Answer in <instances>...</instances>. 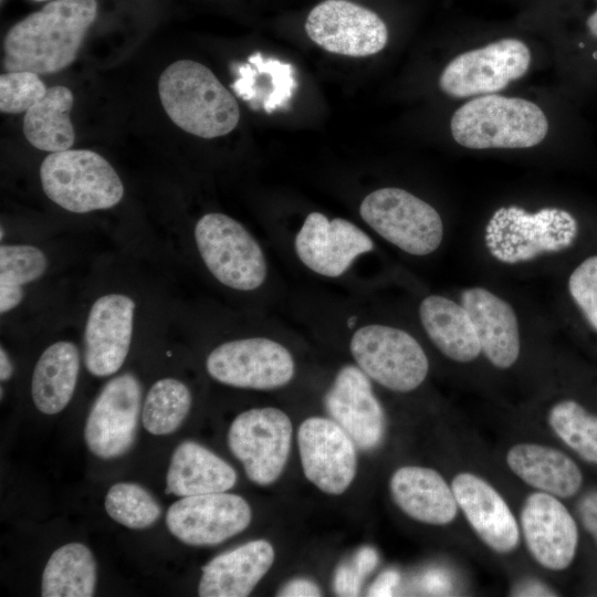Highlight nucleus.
Wrapping results in <instances>:
<instances>
[{"mask_svg": "<svg viewBox=\"0 0 597 597\" xmlns=\"http://www.w3.org/2000/svg\"><path fill=\"white\" fill-rule=\"evenodd\" d=\"M97 15L96 0H54L15 23L3 41L7 72H60L74 62Z\"/></svg>", "mask_w": 597, "mask_h": 597, "instance_id": "obj_1", "label": "nucleus"}, {"mask_svg": "<svg viewBox=\"0 0 597 597\" xmlns=\"http://www.w3.org/2000/svg\"><path fill=\"white\" fill-rule=\"evenodd\" d=\"M161 105L182 130L201 138L229 134L240 119L234 96L210 69L192 60L167 66L158 81Z\"/></svg>", "mask_w": 597, "mask_h": 597, "instance_id": "obj_2", "label": "nucleus"}, {"mask_svg": "<svg viewBox=\"0 0 597 597\" xmlns=\"http://www.w3.org/2000/svg\"><path fill=\"white\" fill-rule=\"evenodd\" d=\"M450 129L458 144L471 149L528 148L545 138L548 122L527 100L488 94L459 107Z\"/></svg>", "mask_w": 597, "mask_h": 597, "instance_id": "obj_3", "label": "nucleus"}, {"mask_svg": "<svg viewBox=\"0 0 597 597\" xmlns=\"http://www.w3.org/2000/svg\"><path fill=\"white\" fill-rule=\"evenodd\" d=\"M40 179L49 199L75 213L109 209L124 196L113 166L88 149L50 153L40 166Z\"/></svg>", "mask_w": 597, "mask_h": 597, "instance_id": "obj_4", "label": "nucleus"}, {"mask_svg": "<svg viewBox=\"0 0 597 597\" xmlns=\"http://www.w3.org/2000/svg\"><path fill=\"white\" fill-rule=\"evenodd\" d=\"M195 240L205 265L223 285L252 291L263 284L268 273L263 251L237 220L206 213L196 223Z\"/></svg>", "mask_w": 597, "mask_h": 597, "instance_id": "obj_5", "label": "nucleus"}, {"mask_svg": "<svg viewBox=\"0 0 597 597\" xmlns=\"http://www.w3.org/2000/svg\"><path fill=\"white\" fill-rule=\"evenodd\" d=\"M363 220L380 237L402 251L427 255L442 241L443 224L437 210L400 188H381L360 203Z\"/></svg>", "mask_w": 597, "mask_h": 597, "instance_id": "obj_6", "label": "nucleus"}, {"mask_svg": "<svg viewBox=\"0 0 597 597\" xmlns=\"http://www.w3.org/2000/svg\"><path fill=\"white\" fill-rule=\"evenodd\" d=\"M349 348L358 367L381 386L398 392L416 389L429 370L427 355L407 332L380 324L357 329Z\"/></svg>", "mask_w": 597, "mask_h": 597, "instance_id": "obj_7", "label": "nucleus"}, {"mask_svg": "<svg viewBox=\"0 0 597 597\" xmlns=\"http://www.w3.org/2000/svg\"><path fill=\"white\" fill-rule=\"evenodd\" d=\"M292 422L274 407L253 408L238 415L228 431V446L248 478L269 485L282 474L291 449Z\"/></svg>", "mask_w": 597, "mask_h": 597, "instance_id": "obj_8", "label": "nucleus"}, {"mask_svg": "<svg viewBox=\"0 0 597 597\" xmlns=\"http://www.w3.org/2000/svg\"><path fill=\"white\" fill-rule=\"evenodd\" d=\"M530 64L524 42L502 39L455 56L442 71L439 86L454 98L493 94L522 77Z\"/></svg>", "mask_w": 597, "mask_h": 597, "instance_id": "obj_9", "label": "nucleus"}, {"mask_svg": "<svg viewBox=\"0 0 597 597\" xmlns=\"http://www.w3.org/2000/svg\"><path fill=\"white\" fill-rule=\"evenodd\" d=\"M206 368L221 384L258 390L286 385L295 370L291 353L282 344L265 337L219 345L208 355Z\"/></svg>", "mask_w": 597, "mask_h": 597, "instance_id": "obj_10", "label": "nucleus"}, {"mask_svg": "<svg viewBox=\"0 0 597 597\" xmlns=\"http://www.w3.org/2000/svg\"><path fill=\"white\" fill-rule=\"evenodd\" d=\"M142 408V385L130 373L114 377L96 397L84 428L90 451L115 459L134 444Z\"/></svg>", "mask_w": 597, "mask_h": 597, "instance_id": "obj_11", "label": "nucleus"}, {"mask_svg": "<svg viewBox=\"0 0 597 597\" xmlns=\"http://www.w3.org/2000/svg\"><path fill=\"white\" fill-rule=\"evenodd\" d=\"M308 38L327 52L363 57L380 52L388 30L374 11L347 0H325L305 21Z\"/></svg>", "mask_w": 597, "mask_h": 597, "instance_id": "obj_12", "label": "nucleus"}, {"mask_svg": "<svg viewBox=\"0 0 597 597\" xmlns=\"http://www.w3.org/2000/svg\"><path fill=\"white\" fill-rule=\"evenodd\" d=\"M251 507L238 494L219 492L182 496L166 513L169 532L190 546H213L244 531Z\"/></svg>", "mask_w": 597, "mask_h": 597, "instance_id": "obj_13", "label": "nucleus"}, {"mask_svg": "<svg viewBox=\"0 0 597 597\" xmlns=\"http://www.w3.org/2000/svg\"><path fill=\"white\" fill-rule=\"evenodd\" d=\"M304 475L321 491L332 495L344 493L357 470L355 442L334 420L311 417L297 432Z\"/></svg>", "mask_w": 597, "mask_h": 597, "instance_id": "obj_14", "label": "nucleus"}, {"mask_svg": "<svg viewBox=\"0 0 597 597\" xmlns=\"http://www.w3.org/2000/svg\"><path fill=\"white\" fill-rule=\"evenodd\" d=\"M521 530L528 553L542 567L563 570L573 563L578 530L556 496L541 491L530 494L522 506Z\"/></svg>", "mask_w": 597, "mask_h": 597, "instance_id": "obj_15", "label": "nucleus"}, {"mask_svg": "<svg viewBox=\"0 0 597 597\" xmlns=\"http://www.w3.org/2000/svg\"><path fill=\"white\" fill-rule=\"evenodd\" d=\"M298 259L313 272L337 277L355 258L374 249L373 240L356 224L343 219L311 212L295 237Z\"/></svg>", "mask_w": 597, "mask_h": 597, "instance_id": "obj_16", "label": "nucleus"}, {"mask_svg": "<svg viewBox=\"0 0 597 597\" xmlns=\"http://www.w3.org/2000/svg\"><path fill=\"white\" fill-rule=\"evenodd\" d=\"M136 304L127 295L111 293L92 305L84 329V364L94 376L115 374L124 364L133 335Z\"/></svg>", "mask_w": 597, "mask_h": 597, "instance_id": "obj_17", "label": "nucleus"}, {"mask_svg": "<svg viewBox=\"0 0 597 597\" xmlns=\"http://www.w3.org/2000/svg\"><path fill=\"white\" fill-rule=\"evenodd\" d=\"M325 409L364 451L376 449L385 433V415L368 376L353 365L339 369L324 397Z\"/></svg>", "mask_w": 597, "mask_h": 597, "instance_id": "obj_18", "label": "nucleus"}, {"mask_svg": "<svg viewBox=\"0 0 597 597\" xmlns=\"http://www.w3.org/2000/svg\"><path fill=\"white\" fill-rule=\"evenodd\" d=\"M451 488L459 509L480 540L492 551L506 554L520 542V527L502 495L471 472L457 474Z\"/></svg>", "mask_w": 597, "mask_h": 597, "instance_id": "obj_19", "label": "nucleus"}, {"mask_svg": "<svg viewBox=\"0 0 597 597\" xmlns=\"http://www.w3.org/2000/svg\"><path fill=\"white\" fill-rule=\"evenodd\" d=\"M461 303L471 317L481 352L494 366L511 367L520 353L519 324L512 306L482 287L464 290Z\"/></svg>", "mask_w": 597, "mask_h": 597, "instance_id": "obj_20", "label": "nucleus"}, {"mask_svg": "<svg viewBox=\"0 0 597 597\" xmlns=\"http://www.w3.org/2000/svg\"><path fill=\"white\" fill-rule=\"evenodd\" d=\"M503 231L515 233L520 244L510 263L530 260L544 251L568 248L577 235V221L566 210L545 208L535 213L512 206L500 208L492 216Z\"/></svg>", "mask_w": 597, "mask_h": 597, "instance_id": "obj_21", "label": "nucleus"}, {"mask_svg": "<svg viewBox=\"0 0 597 597\" xmlns=\"http://www.w3.org/2000/svg\"><path fill=\"white\" fill-rule=\"evenodd\" d=\"M274 549L264 540L250 541L206 564L198 586L200 597L248 596L271 568Z\"/></svg>", "mask_w": 597, "mask_h": 597, "instance_id": "obj_22", "label": "nucleus"}, {"mask_svg": "<svg viewBox=\"0 0 597 597\" xmlns=\"http://www.w3.org/2000/svg\"><path fill=\"white\" fill-rule=\"evenodd\" d=\"M389 488L397 506L418 522L446 525L457 516L459 506L452 488L433 469L401 467L391 475Z\"/></svg>", "mask_w": 597, "mask_h": 597, "instance_id": "obj_23", "label": "nucleus"}, {"mask_svg": "<svg viewBox=\"0 0 597 597\" xmlns=\"http://www.w3.org/2000/svg\"><path fill=\"white\" fill-rule=\"evenodd\" d=\"M506 463L523 482L556 498L575 495L583 483V474L574 460L547 446L517 443L507 451Z\"/></svg>", "mask_w": 597, "mask_h": 597, "instance_id": "obj_24", "label": "nucleus"}, {"mask_svg": "<svg viewBox=\"0 0 597 597\" xmlns=\"http://www.w3.org/2000/svg\"><path fill=\"white\" fill-rule=\"evenodd\" d=\"M237 483V472L223 459L195 441L174 451L166 475V493L191 496L226 492Z\"/></svg>", "mask_w": 597, "mask_h": 597, "instance_id": "obj_25", "label": "nucleus"}, {"mask_svg": "<svg viewBox=\"0 0 597 597\" xmlns=\"http://www.w3.org/2000/svg\"><path fill=\"white\" fill-rule=\"evenodd\" d=\"M421 324L436 347L448 358L468 363L481 353L480 342L467 310L440 295L422 300Z\"/></svg>", "mask_w": 597, "mask_h": 597, "instance_id": "obj_26", "label": "nucleus"}, {"mask_svg": "<svg viewBox=\"0 0 597 597\" xmlns=\"http://www.w3.org/2000/svg\"><path fill=\"white\" fill-rule=\"evenodd\" d=\"M80 370V353L72 342L50 345L40 356L31 381L32 400L41 412L55 415L73 397Z\"/></svg>", "mask_w": 597, "mask_h": 597, "instance_id": "obj_27", "label": "nucleus"}, {"mask_svg": "<svg viewBox=\"0 0 597 597\" xmlns=\"http://www.w3.org/2000/svg\"><path fill=\"white\" fill-rule=\"evenodd\" d=\"M73 93L65 86L49 87L23 117V134L35 148L49 153L70 149L75 139L70 113Z\"/></svg>", "mask_w": 597, "mask_h": 597, "instance_id": "obj_28", "label": "nucleus"}, {"mask_svg": "<svg viewBox=\"0 0 597 597\" xmlns=\"http://www.w3.org/2000/svg\"><path fill=\"white\" fill-rule=\"evenodd\" d=\"M96 562L82 543H69L50 556L41 580L42 597H91L96 585Z\"/></svg>", "mask_w": 597, "mask_h": 597, "instance_id": "obj_29", "label": "nucleus"}, {"mask_svg": "<svg viewBox=\"0 0 597 597\" xmlns=\"http://www.w3.org/2000/svg\"><path fill=\"white\" fill-rule=\"evenodd\" d=\"M46 268L45 254L34 245H1L0 313L15 308L23 300V285L40 279Z\"/></svg>", "mask_w": 597, "mask_h": 597, "instance_id": "obj_30", "label": "nucleus"}, {"mask_svg": "<svg viewBox=\"0 0 597 597\" xmlns=\"http://www.w3.org/2000/svg\"><path fill=\"white\" fill-rule=\"evenodd\" d=\"M191 401L190 390L182 381L157 380L148 390L142 409L144 428L155 436L175 432L186 419Z\"/></svg>", "mask_w": 597, "mask_h": 597, "instance_id": "obj_31", "label": "nucleus"}, {"mask_svg": "<svg viewBox=\"0 0 597 597\" xmlns=\"http://www.w3.org/2000/svg\"><path fill=\"white\" fill-rule=\"evenodd\" d=\"M555 434L582 459L597 464V415L575 400L555 404L547 416Z\"/></svg>", "mask_w": 597, "mask_h": 597, "instance_id": "obj_32", "label": "nucleus"}, {"mask_svg": "<svg viewBox=\"0 0 597 597\" xmlns=\"http://www.w3.org/2000/svg\"><path fill=\"white\" fill-rule=\"evenodd\" d=\"M104 505L114 521L132 530L147 528L161 515L156 499L142 485L130 482L112 485Z\"/></svg>", "mask_w": 597, "mask_h": 597, "instance_id": "obj_33", "label": "nucleus"}, {"mask_svg": "<svg viewBox=\"0 0 597 597\" xmlns=\"http://www.w3.org/2000/svg\"><path fill=\"white\" fill-rule=\"evenodd\" d=\"M46 91L39 74L29 71L6 72L0 76V111L6 114L25 113Z\"/></svg>", "mask_w": 597, "mask_h": 597, "instance_id": "obj_34", "label": "nucleus"}, {"mask_svg": "<svg viewBox=\"0 0 597 597\" xmlns=\"http://www.w3.org/2000/svg\"><path fill=\"white\" fill-rule=\"evenodd\" d=\"M568 290L589 324L597 331V255L587 258L572 272Z\"/></svg>", "mask_w": 597, "mask_h": 597, "instance_id": "obj_35", "label": "nucleus"}, {"mask_svg": "<svg viewBox=\"0 0 597 597\" xmlns=\"http://www.w3.org/2000/svg\"><path fill=\"white\" fill-rule=\"evenodd\" d=\"M366 575L350 558L341 564L334 576V589L338 596L359 595L362 583Z\"/></svg>", "mask_w": 597, "mask_h": 597, "instance_id": "obj_36", "label": "nucleus"}, {"mask_svg": "<svg viewBox=\"0 0 597 597\" xmlns=\"http://www.w3.org/2000/svg\"><path fill=\"white\" fill-rule=\"evenodd\" d=\"M580 521L597 544V490L588 492L578 504Z\"/></svg>", "mask_w": 597, "mask_h": 597, "instance_id": "obj_37", "label": "nucleus"}, {"mask_svg": "<svg viewBox=\"0 0 597 597\" xmlns=\"http://www.w3.org/2000/svg\"><path fill=\"white\" fill-rule=\"evenodd\" d=\"M284 597H315L321 596L320 587L312 580L296 578L289 582L277 594Z\"/></svg>", "mask_w": 597, "mask_h": 597, "instance_id": "obj_38", "label": "nucleus"}, {"mask_svg": "<svg viewBox=\"0 0 597 597\" xmlns=\"http://www.w3.org/2000/svg\"><path fill=\"white\" fill-rule=\"evenodd\" d=\"M400 580V574L395 569L381 573L368 590L369 596H391Z\"/></svg>", "mask_w": 597, "mask_h": 597, "instance_id": "obj_39", "label": "nucleus"}, {"mask_svg": "<svg viewBox=\"0 0 597 597\" xmlns=\"http://www.w3.org/2000/svg\"><path fill=\"white\" fill-rule=\"evenodd\" d=\"M422 587L430 594L441 595L450 589V583L440 570H430L422 578Z\"/></svg>", "mask_w": 597, "mask_h": 597, "instance_id": "obj_40", "label": "nucleus"}, {"mask_svg": "<svg viewBox=\"0 0 597 597\" xmlns=\"http://www.w3.org/2000/svg\"><path fill=\"white\" fill-rule=\"evenodd\" d=\"M513 595L515 596H555V593L544 584L528 580L519 585Z\"/></svg>", "mask_w": 597, "mask_h": 597, "instance_id": "obj_41", "label": "nucleus"}, {"mask_svg": "<svg viewBox=\"0 0 597 597\" xmlns=\"http://www.w3.org/2000/svg\"><path fill=\"white\" fill-rule=\"evenodd\" d=\"M13 374V366L11 359L9 358L7 352L1 346L0 348V379L1 381H7L11 378Z\"/></svg>", "mask_w": 597, "mask_h": 597, "instance_id": "obj_42", "label": "nucleus"}, {"mask_svg": "<svg viewBox=\"0 0 597 597\" xmlns=\"http://www.w3.org/2000/svg\"><path fill=\"white\" fill-rule=\"evenodd\" d=\"M589 32L597 38V10L586 21Z\"/></svg>", "mask_w": 597, "mask_h": 597, "instance_id": "obj_43", "label": "nucleus"}, {"mask_svg": "<svg viewBox=\"0 0 597 597\" xmlns=\"http://www.w3.org/2000/svg\"><path fill=\"white\" fill-rule=\"evenodd\" d=\"M355 321H356V316H352L350 318H348V321H347V326H348V327H353Z\"/></svg>", "mask_w": 597, "mask_h": 597, "instance_id": "obj_44", "label": "nucleus"}, {"mask_svg": "<svg viewBox=\"0 0 597 597\" xmlns=\"http://www.w3.org/2000/svg\"><path fill=\"white\" fill-rule=\"evenodd\" d=\"M33 1H45V0H33Z\"/></svg>", "mask_w": 597, "mask_h": 597, "instance_id": "obj_45", "label": "nucleus"}]
</instances>
